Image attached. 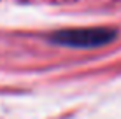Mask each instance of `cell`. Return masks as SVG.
I'll list each match as a JSON object with an SVG mask.
<instances>
[{
    "instance_id": "6da1fadb",
    "label": "cell",
    "mask_w": 121,
    "mask_h": 119,
    "mask_svg": "<svg viewBox=\"0 0 121 119\" xmlns=\"http://www.w3.org/2000/svg\"><path fill=\"white\" fill-rule=\"evenodd\" d=\"M118 32L107 26H93V28H67L51 33L49 40L56 46L77 47V49H91L111 44L116 39Z\"/></svg>"
}]
</instances>
